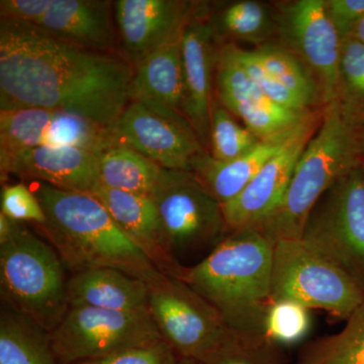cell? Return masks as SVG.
Returning a JSON list of instances; mask_svg holds the SVG:
<instances>
[{"instance_id":"obj_1","label":"cell","mask_w":364,"mask_h":364,"mask_svg":"<svg viewBox=\"0 0 364 364\" xmlns=\"http://www.w3.org/2000/svg\"><path fill=\"white\" fill-rule=\"evenodd\" d=\"M133 75L126 59L70 44L33 23L0 21L1 109H59L111 128L130 104Z\"/></svg>"},{"instance_id":"obj_2","label":"cell","mask_w":364,"mask_h":364,"mask_svg":"<svg viewBox=\"0 0 364 364\" xmlns=\"http://www.w3.org/2000/svg\"><path fill=\"white\" fill-rule=\"evenodd\" d=\"M273 248L274 243L253 228L234 232L198 264L182 265L176 279L214 306L234 331L264 334L273 304Z\"/></svg>"},{"instance_id":"obj_3","label":"cell","mask_w":364,"mask_h":364,"mask_svg":"<svg viewBox=\"0 0 364 364\" xmlns=\"http://www.w3.org/2000/svg\"><path fill=\"white\" fill-rule=\"evenodd\" d=\"M35 193L46 215L41 229L72 274L114 268L147 284L162 274L95 196L43 182Z\"/></svg>"},{"instance_id":"obj_4","label":"cell","mask_w":364,"mask_h":364,"mask_svg":"<svg viewBox=\"0 0 364 364\" xmlns=\"http://www.w3.org/2000/svg\"><path fill=\"white\" fill-rule=\"evenodd\" d=\"M361 129L345 119L333 100L306 145L282 202L253 227L273 243L301 239L311 210L333 184L363 162Z\"/></svg>"},{"instance_id":"obj_5","label":"cell","mask_w":364,"mask_h":364,"mask_svg":"<svg viewBox=\"0 0 364 364\" xmlns=\"http://www.w3.org/2000/svg\"><path fill=\"white\" fill-rule=\"evenodd\" d=\"M64 267L51 244L18 223L0 243L2 299L51 333L69 309Z\"/></svg>"},{"instance_id":"obj_6","label":"cell","mask_w":364,"mask_h":364,"mask_svg":"<svg viewBox=\"0 0 364 364\" xmlns=\"http://www.w3.org/2000/svg\"><path fill=\"white\" fill-rule=\"evenodd\" d=\"M272 294L273 301L289 299L344 320L364 299L348 273L303 239L275 242Z\"/></svg>"},{"instance_id":"obj_7","label":"cell","mask_w":364,"mask_h":364,"mask_svg":"<svg viewBox=\"0 0 364 364\" xmlns=\"http://www.w3.org/2000/svg\"><path fill=\"white\" fill-rule=\"evenodd\" d=\"M148 287L151 316L179 358L205 363L241 334L182 280L162 273Z\"/></svg>"},{"instance_id":"obj_8","label":"cell","mask_w":364,"mask_h":364,"mask_svg":"<svg viewBox=\"0 0 364 364\" xmlns=\"http://www.w3.org/2000/svg\"><path fill=\"white\" fill-rule=\"evenodd\" d=\"M150 198L167 247L178 263L182 255L214 249L228 235L223 205L193 172L163 170Z\"/></svg>"},{"instance_id":"obj_9","label":"cell","mask_w":364,"mask_h":364,"mask_svg":"<svg viewBox=\"0 0 364 364\" xmlns=\"http://www.w3.org/2000/svg\"><path fill=\"white\" fill-rule=\"evenodd\" d=\"M301 239L336 263L364 291V170L338 179L311 210Z\"/></svg>"},{"instance_id":"obj_10","label":"cell","mask_w":364,"mask_h":364,"mask_svg":"<svg viewBox=\"0 0 364 364\" xmlns=\"http://www.w3.org/2000/svg\"><path fill=\"white\" fill-rule=\"evenodd\" d=\"M59 364L105 358L162 340L150 311L123 312L71 306L51 333Z\"/></svg>"},{"instance_id":"obj_11","label":"cell","mask_w":364,"mask_h":364,"mask_svg":"<svg viewBox=\"0 0 364 364\" xmlns=\"http://www.w3.org/2000/svg\"><path fill=\"white\" fill-rule=\"evenodd\" d=\"M116 144L109 128L87 117L41 107L0 109V165L33 148L72 147L102 152Z\"/></svg>"},{"instance_id":"obj_12","label":"cell","mask_w":364,"mask_h":364,"mask_svg":"<svg viewBox=\"0 0 364 364\" xmlns=\"http://www.w3.org/2000/svg\"><path fill=\"white\" fill-rule=\"evenodd\" d=\"M282 47L306 66L317 85L321 105L335 100L342 40L332 25L325 0H298L282 9Z\"/></svg>"},{"instance_id":"obj_13","label":"cell","mask_w":364,"mask_h":364,"mask_svg":"<svg viewBox=\"0 0 364 364\" xmlns=\"http://www.w3.org/2000/svg\"><path fill=\"white\" fill-rule=\"evenodd\" d=\"M322 117L323 107L309 112L240 195L223 205L228 234L255 227L279 205L299 157L320 127Z\"/></svg>"},{"instance_id":"obj_14","label":"cell","mask_w":364,"mask_h":364,"mask_svg":"<svg viewBox=\"0 0 364 364\" xmlns=\"http://www.w3.org/2000/svg\"><path fill=\"white\" fill-rule=\"evenodd\" d=\"M109 131L116 143L164 169L191 171V161L207 151L191 124L160 116L140 102H130Z\"/></svg>"},{"instance_id":"obj_15","label":"cell","mask_w":364,"mask_h":364,"mask_svg":"<svg viewBox=\"0 0 364 364\" xmlns=\"http://www.w3.org/2000/svg\"><path fill=\"white\" fill-rule=\"evenodd\" d=\"M215 26L195 13L184 26L181 54L183 68V111L203 147L210 142V112L218 53Z\"/></svg>"},{"instance_id":"obj_16","label":"cell","mask_w":364,"mask_h":364,"mask_svg":"<svg viewBox=\"0 0 364 364\" xmlns=\"http://www.w3.org/2000/svg\"><path fill=\"white\" fill-rule=\"evenodd\" d=\"M126 60L136 63L181 32L195 14L178 0H117L112 4Z\"/></svg>"},{"instance_id":"obj_17","label":"cell","mask_w":364,"mask_h":364,"mask_svg":"<svg viewBox=\"0 0 364 364\" xmlns=\"http://www.w3.org/2000/svg\"><path fill=\"white\" fill-rule=\"evenodd\" d=\"M0 168L2 178L9 173L16 174L88 195L102 186L97 153L79 148H33L14 155Z\"/></svg>"},{"instance_id":"obj_18","label":"cell","mask_w":364,"mask_h":364,"mask_svg":"<svg viewBox=\"0 0 364 364\" xmlns=\"http://www.w3.org/2000/svg\"><path fill=\"white\" fill-rule=\"evenodd\" d=\"M183 30L134 66L131 102H140L172 121L191 124L183 111Z\"/></svg>"},{"instance_id":"obj_19","label":"cell","mask_w":364,"mask_h":364,"mask_svg":"<svg viewBox=\"0 0 364 364\" xmlns=\"http://www.w3.org/2000/svg\"><path fill=\"white\" fill-rule=\"evenodd\" d=\"M92 196L105 205L119 229L159 272L176 277L182 264L174 259L167 247L156 205L150 196L102 186Z\"/></svg>"},{"instance_id":"obj_20","label":"cell","mask_w":364,"mask_h":364,"mask_svg":"<svg viewBox=\"0 0 364 364\" xmlns=\"http://www.w3.org/2000/svg\"><path fill=\"white\" fill-rule=\"evenodd\" d=\"M111 6L100 0H52L37 26L78 47L109 53L116 45Z\"/></svg>"},{"instance_id":"obj_21","label":"cell","mask_w":364,"mask_h":364,"mask_svg":"<svg viewBox=\"0 0 364 364\" xmlns=\"http://www.w3.org/2000/svg\"><path fill=\"white\" fill-rule=\"evenodd\" d=\"M71 306H91L123 312H148L149 287L114 268H98L73 273L67 284Z\"/></svg>"},{"instance_id":"obj_22","label":"cell","mask_w":364,"mask_h":364,"mask_svg":"<svg viewBox=\"0 0 364 364\" xmlns=\"http://www.w3.org/2000/svg\"><path fill=\"white\" fill-rule=\"evenodd\" d=\"M289 135L260 142L247 154L230 161H219L205 151L191 161V172L222 205H226L240 195L261 168L277 154Z\"/></svg>"},{"instance_id":"obj_23","label":"cell","mask_w":364,"mask_h":364,"mask_svg":"<svg viewBox=\"0 0 364 364\" xmlns=\"http://www.w3.org/2000/svg\"><path fill=\"white\" fill-rule=\"evenodd\" d=\"M0 364H59L50 333L6 301L0 315Z\"/></svg>"},{"instance_id":"obj_24","label":"cell","mask_w":364,"mask_h":364,"mask_svg":"<svg viewBox=\"0 0 364 364\" xmlns=\"http://www.w3.org/2000/svg\"><path fill=\"white\" fill-rule=\"evenodd\" d=\"M102 186L150 196L164 168L136 150L116 143L98 153Z\"/></svg>"},{"instance_id":"obj_25","label":"cell","mask_w":364,"mask_h":364,"mask_svg":"<svg viewBox=\"0 0 364 364\" xmlns=\"http://www.w3.org/2000/svg\"><path fill=\"white\" fill-rule=\"evenodd\" d=\"M341 331L305 346L296 364H364V299Z\"/></svg>"},{"instance_id":"obj_26","label":"cell","mask_w":364,"mask_h":364,"mask_svg":"<svg viewBox=\"0 0 364 364\" xmlns=\"http://www.w3.org/2000/svg\"><path fill=\"white\" fill-rule=\"evenodd\" d=\"M249 51L269 75L301 98L310 109L323 107L313 76L293 53L280 45L270 44Z\"/></svg>"},{"instance_id":"obj_27","label":"cell","mask_w":364,"mask_h":364,"mask_svg":"<svg viewBox=\"0 0 364 364\" xmlns=\"http://www.w3.org/2000/svg\"><path fill=\"white\" fill-rule=\"evenodd\" d=\"M334 102L345 119L364 129V44L354 38L342 41Z\"/></svg>"},{"instance_id":"obj_28","label":"cell","mask_w":364,"mask_h":364,"mask_svg":"<svg viewBox=\"0 0 364 364\" xmlns=\"http://www.w3.org/2000/svg\"><path fill=\"white\" fill-rule=\"evenodd\" d=\"M262 141L238 123L236 117L214 98L210 112V154L219 161H230L247 154Z\"/></svg>"},{"instance_id":"obj_29","label":"cell","mask_w":364,"mask_h":364,"mask_svg":"<svg viewBox=\"0 0 364 364\" xmlns=\"http://www.w3.org/2000/svg\"><path fill=\"white\" fill-rule=\"evenodd\" d=\"M219 25L231 37L259 46L267 42L275 31V21L269 9L253 0L235 2L228 6L220 16Z\"/></svg>"},{"instance_id":"obj_30","label":"cell","mask_w":364,"mask_h":364,"mask_svg":"<svg viewBox=\"0 0 364 364\" xmlns=\"http://www.w3.org/2000/svg\"><path fill=\"white\" fill-rule=\"evenodd\" d=\"M310 328L309 309L289 299L273 301L267 318L264 334L277 344H294L305 337Z\"/></svg>"},{"instance_id":"obj_31","label":"cell","mask_w":364,"mask_h":364,"mask_svg":"<svg viewBox=\"0 0 364 364\" xmlns=\"http://www.w3.org/2000/svg\"><path fill=\"white\" fill-rule=\"evenodd\" d=\"M277 345L264 334L241 333L233 343L203 364H282Z\"/></svg>"},{"instance_id":"obj_32","label":"cell","mask_w":364,"mask_h":364,"mask_svg":"<svg viewBox=\"0 0 364 364\" xmlns=\"http://www.w3.org/2000/svg\"><path fill=\"white\" fill-rule=\"evenodd\" d=\"M234 50L239 61L248 72L249 75L272 102L286 107L287 109H294V111L301 112L313 111L301 98L287 90L284 85H280L279 81L275 80L272 75H269L264 68L253 58L249 50L242 49L235 45Z\"/></svg>"},{"instance_id":"obj_33","label":"cell","mask_w":364,"mask_h":364,"mask_svg":"<svg viewBox=\"0 0 364 364\" xmlns=\"http://www.w3.org/2000/svg\"><path fill=\"white\" fill-rule=\"evenodd\" d=\"M1 214L18 222H32L43 226L46 223L44 208L39 198L26 184L6 186L1 191Z\"/></svg>"},{"instance_id":"obj_34","label":"cell","mask_w":364,"mask_h":364,"mask_svg":"<svg viewBox=\"0 0 364 364\" xmlns=\"http://www.w3.org/2000/svg\"><path fill=\"white\" fill-rule=\"evenodd\" d=\"M178 359L176 351L162 339L105 358L88 359L73 364H177Z\"/></svg>"},{"instance_id":"obj_35","label":"cell","mask_w":364,"mask_h":364,"mask_svg":"<svg viewBox=\"0 0 364 364\" xmlns=\"http://www.w3.org/2000/svg\"><path fill=\"white\" fill-rule=\"evenodd\" d=\"M328 16L342 41L352 38L364 18V0H325Z\"/></svg>"},{"instance_id":"obj_36","label":"cell","mask_w":364,"mask_h":364,"mask_svg":"<svg viewBox=\"0 0 364 364\" xmlns=\"http://www.w3.org/2000/svg\"><path fill=\"white\" fill-rule=\"evenodd\" d=\"M52 0H1L0 14L6 20L37 26L51 6Z\"/></svg>"},{"instance_id":"obj_37","label":"cell","mask_w":364,"mask_h":364,"mask_svg":"<svg viewBox=\"0 0 364 364\" xmlns=\"http://www.w3.org/2000/svg\"><path fill=\"white\" fill-rule=\"evenodd\" d=\"M352 38L359 41V42L363 43L364 44V18L363 21L359 23L358 28H356L355 32H354Z\"/></svg>"},{"instance_id":"obj_38","label":"cell","mask_w":364,"mask_h":364,"mask_svg":"<svg viewBox=\"0 0 364 364\" xmlns=\"http://www.w3.org/2000/svg\"><path fill=\"white\" fill-rule=\"evenodd\" d=\"M177 364H203L200 361L193 360V359L179 358Z\"/></svg>"},{"instance_id":"obj_39","label":"cell","mask_w":364,"mask_h":364,"mask_svg":"<svg viewBox=\"0 0 364 364\" xmlns=\"http://www.w3.org/2000/svg\"><path fill=\"white\" fill-rule=\"evenodd\" d=\"M361 140H363V162L364 161V129L361 132ZM361 162V163H363Z\"/></svg>"},{"instance_id":"obj_40","label":"cell","mask_w":364,"mask_h":364,"mask_svg":"<svg viewBox=\"0 0 364 364\" xmlns=\"http://www.w3.org/2000/svg\"><path fill=\"white\" fill-rule=\"evenodd\" d=\"M361 166H363V168L364 170V161L363 163H361Z\"/></svg>"}]
</instances>
